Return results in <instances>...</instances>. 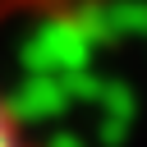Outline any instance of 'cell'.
Wrapping results in <instances>:
<instances>
[{"label": "cell", "instance_id": "obj_1", "mask_svg": "<svg viewBox=\"0 0 147 147\" xmlns=\"http://www.w3.org/2000/svg\"><path fill=\"white\" fill-rule=\"evenodd\" d=\"M0 147H51L23 115H18V106L0 92Z\"/></svg>", "mask_w": 147, "mask_h": 147}]
</instances>
